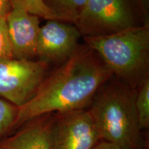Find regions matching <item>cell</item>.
Returning a JSON list of instances; mask_svg holds the SVG:
<instances>
[{
  "label": "cell",
  "mask_w": 149,
  "mask_h": 149,
  "mask_svg": "<svg viewBox=\"0 0 149 149\" xmlns=\"http://www.w3.org/2000/svg\"><path fill=\"white\" fill-rule=\"evenodd\" d=\"M113 75L134 88L148 77L149 24L111 35L84 37Z\"/></svg>",
  "instance_id": "cell-3"
},
{
  "label": "cell",
  "mask_w": 149,
  "mask_h": 149,
  "mask_svg": "<svg viewBox=\"0 0 149 149\" xmlns=\"http://www.w3.org/2000/svg\"><path fill=\"white\" fill-rule=\"evenodd\" d=\"M136 88L112 75L88 107L102 140L122 149H148L135 107Z\"/></svg>",
  "instance_id": "cell-2"
},
{
  "label": "cell",
  "mask_w": 149,
  "mask_h": 149,
  "mask_svg": "<svg viewBox=\"0 0 149 149\" xmlns=\"http://www.w3.org/2000/svg\"><path fill=\"white\" fill-rule=\"evenodd\" d=\"M48 65L40 60L0 61V97L20 108L33 98L47 76Z\"/></svg>",
  "instance_id": "cell-5"
},
{
  "label": "cell",
  "mask_w": 149,
  "mask_h": 149,
  "mask_svg": "<svg viewBox=\"0 0 149 149\" xmlns=\"http://www.w3.org/2000/svg\"><path fill=\"white\" fill-rule=\"evenodd\" d=\"M54 113L42 115L22 124L0 140V149H49V131Z\"/></svg>",
  "instance_id": "cell-9"
},
{
  "label": "cell",
  "mask_w": 149,
  "mask_h": 149,
  "mask_svg": "<svg viewBox=\"0 0 149 149\" xmlns=\"http://www.w3.org/2000/svg\"><path fill=\"white\" fill-rule=\"evenodd\" d=\"M112 75L93 49L87 45L79 46L71 57L46 76L32 100L18 108L12 133L40 115L86 109Z\"/></svg>",
  "instance_id": "cell-1"
},
{
  "label": "cell",
  "mask_w": 149,
  "mask_h": 149,
  "mask_svg": "<svg viewBox=\"0 0 149 149\" xmlns=\"http://www.w3.org/2000/svg\"><path fill=\"white\" fill-rule=\"evenodd\" d=\"M6 20L13 58L31 59L36 57L40 17L20 7L11 6Z\"/></svg>",
  "instance_id": "cell-8"
},
{
  "label": "cell",
  "mask_w": 149,
  "mask_h": 149,
  "mask_svg": "<svg viewBox=\"0 0 149 149\" xmlns=\"http://www.w3.org/2000/svg\"><path fill=\"white\" fill-rule=\"evenodd\" d=\"M74 24L84 37L143 26L148 24V1L87 0Z\"/></svg>",
  "instance_id": "cell-4"
},
{
  "label": "cell",
  "mask_w": 149,
  "mask_h": 149,
  "mask_svg": "<svg viewBox=\"0 0 149 149\" xmlns=\"http://www.w3.org/2000/svg\"><path fill=\"white\" fill-rule=\"evenodd\" d=\"M81 37L75 26L48 20L39 32L36 49L38 60L48 66L64 62L77 51Z\"/></svg>",
  "instance_id": "cell-7"
},
{
  "label": "cell",
  "mask_w": 149,
  "mask_h": 149,
  "mask_svg": "<svg viewBox=\"0 0 149 149\" xmlns=\"http://www.w3.org/2000/svg\"><path fill=\"white\" fill-rule=\"evenodd\" d=\"M18 107L0 97V140L12 133Z\"/></svg>",
  "instance_id": "cell-13"
},
{
  "label": "cell",
  "mask_w": 149,
  "mask_h": 149,
  "mask_svg": "<svg viewBox=\"0 0 149 149\" xmlns=\"http://www.w3.org/2000/svg\"><path fill=\"white\" fill-rule=\"evenodd\" d=\"M92 149H122L116 144L109 141L101 140L93 147Z\"/></svg>",
  "instance_id": "cell-15"
},
{
  "label": "cell",
  "mask_w": 149,
  "mask_h": 149,
  "mask_svg": "<svg viewBox=\"0 0 149 149\" xmlns=\"http://www.w3.org/2000/svg\"><path fill=\"white\" fill-rule=\"evenodd\" d=\"M135 107L139 126L143 131L149 128V79L147 78L136 88Z\"/></svg>",
  "instance_id": "cell-11"
},
{
  "label": "cell",
  "mask_w": 149,
  "mask_h": 149,
  "mask_svg": "<svg viewBox=\"0 0 149 149\" xmlns=\"http://www.w3.org/2000/svg\"><path fill=\"white\" fill-rule=\"evenodd\" d=\"M13 58L6 17H0V61Z\"/></svg>",
  "instance_id": "cell-14"
},
{
  "label": "cell",
  "mask_w": 149,
  "mask_h": 149,
  "mask_svg": "<svg viewBox=\"0 0 149 149\" xmlns=\"http://www.w3.org/2000/svg\"><path fill=\"white\" fill-rule=\"evenodd\" d=\"M5 1H10V0H5Z\"/></svg>",
  "instance_id": "cell-17"
},
{
  "label": "cell",
  "mask_w": 149,
  "mask_h": 149,
  "mask_svg": "<svg viewBox=\"0 0 149 149\" xmlns=\"http://www.w3.org/2000/svg\"><path fill=\"white\" fill-rule=\"evenodd\" d=\"M11 6H18L29 13L47 20L62 21L60 17L45 4L44 0H10Z\"/></svg>",
  "instance_id": "cell-12"
},
{
  "label": "cell",
  "mask_w": 149,
  "mask_h": 149,
  "mask_svg": "<svg viewBox=\"0 0 149 149\" xmlns=\"http://www.w3.org/2000/svg\"><path fill=\"white\" fill-rule=\"evenodd\" d=\"M11 10L10 2L5 0H0V17H6Z\"/></svg>",
  "instance_id": "cell-16"
},
{
  "label": "cell",
  "mask_w": 149,
  "mask_h": 149,
  "mask_svg": "<svg viewBox=\"0 0 149 149\" xmlns=\"http://www.w3.org/2000/svg\"><path fill=\"white\" fill-rule=\"evenodd\" d=\"M101 140L88 108L54 113L49 131V149H92Z\"/></svg>",
  "instance_id": "cell-6"
},
{
  "label": "cell",
  "mask_w": 149,
  "mask_h": 149,
  "mask_svg": "<svg viewBox=\"0 0 149 149\" xmlns=\"http://www.w3.org/2000/svg\"><path fill=\"white\" fill-rule=\"evenodd\" d=\"M87 0H44L45 4L60 17L62 21L74 23Z\"/></svg>",
  "instance_id": "cell-10"
}]
</instances>
